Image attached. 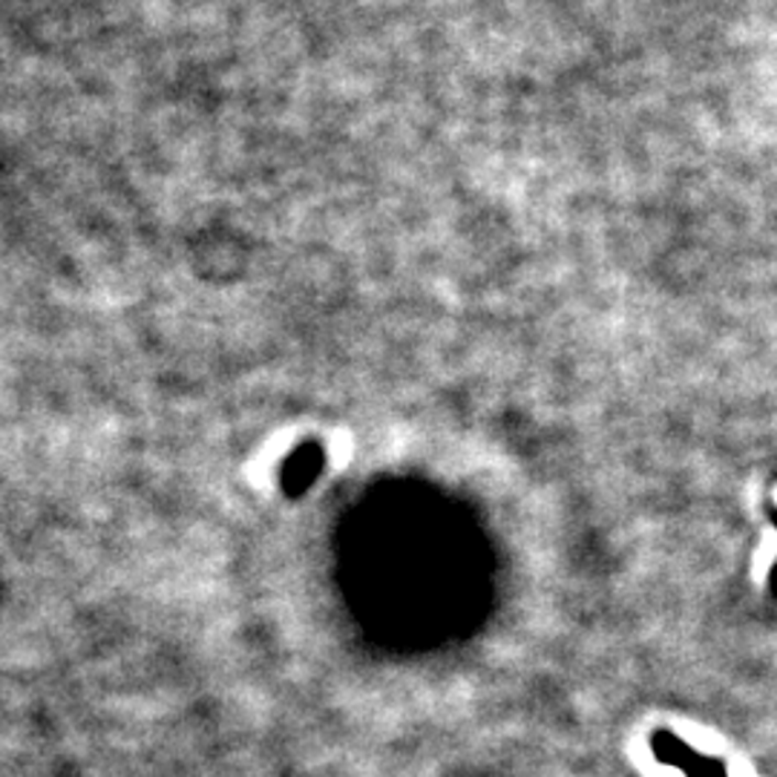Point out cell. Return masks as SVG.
<instances>
[{
    "label": "cell",
    "instance_id": "obj_1",
    "mask_svg": "<svg viewBox=\"0 0 777 777\" xmlns=\"http://www.w3.org/2000/svg\"><path fill=\"white\" fill-rule=\"evenodd\" d=\"M650 748H654V755H657L659 763H666V766H674V769H680V771H686L688 766H691V760L697 757L694 748L671 732L654 734Z\"/></svg>",
    "mask_w": 777,
    "mask_h": 777
},
{
    "label": "cell",
    "instance_id": "obj_2",
    "mask_svg": "<svg viewBox=\"0 0 777 777\" xmlns=\"http://www.w3.org/2000/svg\"><path fill=\"white\" fill-rule=\"evenodd\" d=\"M688 777H729L723 769V763L720 760H711V757L697 755L694 760H691V766L686 769Z\"/></svg>",
    "mask_w": 777,
    "mask_h": 777
},
{
    "label": "cell",
    "instance_id": "obj_3",
    "mask_svg": "<svg viewBox=\"0 0 777 777\" xmlns=\"http://www.w3.org/2000/svg\"><path fill=\"white\" fill-rule=\"evenodd\" d=\"M297 458H294V461L292 463H288V470H285V475H292V472H297V475H299V467H297ZM285 475H283V479H285ZM315 475H317V472L315 470H306V463H303V484H311V481H315Z\"/></svg>",
    "mask_w": 777,
    "mask_h": 777
},
{
    "label": "cell",
    "instance_id": "obj_4",
    "mask_svg": "<svg viewBox=\"0 0 777 777\" xmlns=\"http://www.w3.org/2000/svg\"><path fill=\"white\" fill-rule=\"evenodd\" d=\"M771 593L777 597V565H775V570H771Z\"/></svg>",
    "mask_w": 777,
    "mask_h": 777
},
{
    "label": "cell",
    "instance_id": "obj_5",
    "mask_svg": "<svg viewBox=\"0 0 777 777\" xmlns=\"http://www.w3.org/2000/svg\"><path fill=\"white\" fill-rule=\"evenodd\" d=\"M771 522H775V527H777V510H775V513H771Z\"/></svg>",
    "mask_w": 777,
    "mask_h": 777
}]
</instances>
